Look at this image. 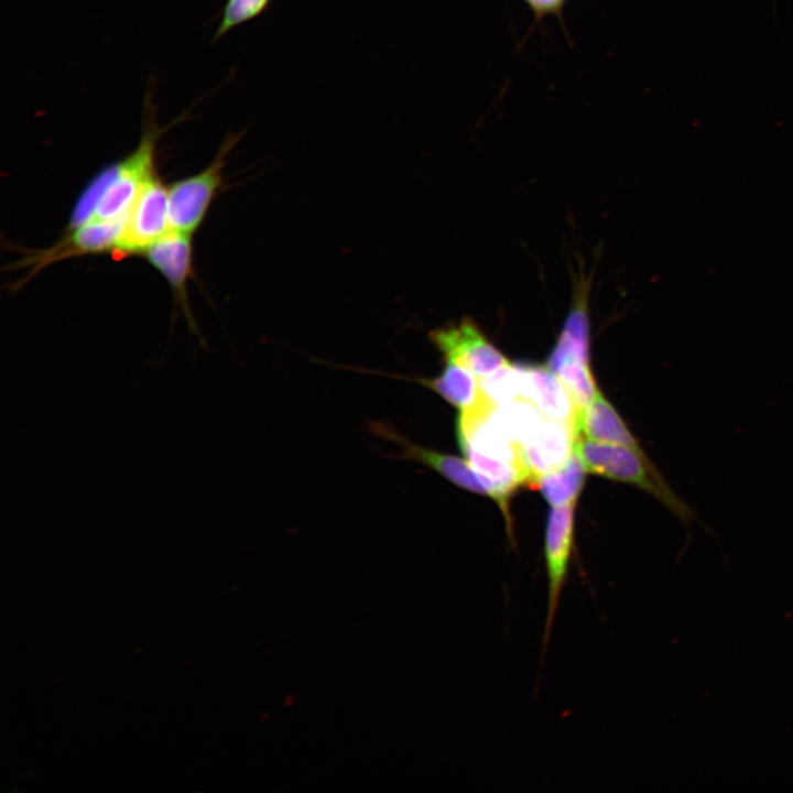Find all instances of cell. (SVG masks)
<instances>
[{
    "mask_svg": "<svg viewBox=\"0 0 793 793\" xmlns=\"http://www.w3.org/2000/svg\"><path fill=\"white\" fill-rule=\"evenodd\" d=\"M575 450L587 472L631 484L661 501L686 524L696 514L664 480L641 448L579 437Z\"/></svg>",
    "mask_w": 793,
    "mask_h": 793,
    "instance_id": "obj_1",
    "label": "cell"
},
{
    "mask_svg": "<svg viewBox=\"0 0 793 793\" xmlns=\"http://www.w3.org/2000/svg\"><path fill=\"white\" fill-rule=\"evenodd\" d=\"M240 138L241 134H228L205 170L167 187L170 230L192 235L199 227L222 184L225 159Z\"/></svg>",
    "mask_w": 793,
    "mask_h": 793,
    "instance_id": "obj_2",
    "label": "cell"
},
{
    "mask_svg": "<svg viewBox=\"0 0 793 793\" xmlns=\"http://www.w3.org/2000/svg\"><path fill=\"white\" fill-rule=\"evenodd\" d=\"M574 504L553 507L547 515L544 540L547 609L543 651L547 648L561 596L567 580L574 547Z\"/></svg>",
    "mask_w": 793,
    "mask_h": 793,
    "instance_id": "obj_3",
    "label": "cell"
},
{
    "mask_svg": "<svg viewBox=\"0 0 793 793\" xmlns=\"http://www.w3.org/2000/svg\"><path fill=\"white\" fill-rule=\"evenodd\" d=\"M430 338L445 361L467 368L478 379L510 365L469 318L436 328L430 333Z\"/></svg>",
    "mask_w": 793,
    "mask_h": 793,
    "instance_id": "obj_4",
    "label": "cell"
},
{
    "mask_svg": "<svg viewBox=\"0 0 793 793\" xmlns=\"http://www.w3.org/2000/svg\"><path fill=\"white\" fill-rule=\"evenodd\" d=\"M167 231V187L153 172L144 182L130 210L119 252L141 254Z\"/></svg>",
    "mask_w": 793,
    "mask_h": 793,
    "instance_id": "obj_5",
    "label": "cell"
},
{
    "mask_svg": "<svg viewBox=\"0 0 793 793\" xmlns=\"http://www.w3.org/2000/svg\"><path fill=\"white\" fill-rule=\"evenodd\" d=\"M128 217L109 220L91 219L70 228L68 235L54 247L36 257H31V261L26 262L33 268L31 273L52 262L74 256L119 252Z\"/></svg>",
    "mask_w": 793,
    "mask_h": 793,
    "instance_id": "obj_6",
    "label": "cell"
},
{
    "mask_svg": "<svg viewBox=\"0 0 793 793\" xmlns=\"http://www.w3.org/2000/svg\"><path fill=\"white\" fill-rule=\"evenodd\" d=\"M576 431L569 424L544 417L529 438L519 445L531 486L539 477L561 468L575 452Z\"/></svg>",
    "mask_w": 793,
    "mask_h": 793,
    "instance_id": "obj_7",
    "label": "cell"
},
{
    "mask_svg": "<svg viewBox=\"0 0 793 793\" xmlns=\"http://www.w3.org/2000/svg\"><path fill=\"white\" fill-rule=\"evenodd\" d=\"M141 254L166 279L177 302L188 311L186 285L193 275L192 235L170 230Z\"/></svg>",
    "mask_w": 793,
    "mask_h": 793,
    "instance_id": "obj_8",
    "label": "cell"
},
{
    "mask_svg": "<svg viewBox=\"0 0 793 793\" xmlns=\"http://www.w3.org/2000/svg\"><path fill=\"white\" fill-rule=\"evenodd\" d=\"M523 368L526 378L525 400L544 417L573 426L578 436L576 410L558 377L547 366L523 363Z\"/></svg>",
    "mask_w": 793,
    "mask_h": 793,
    "instance_id": "obj_9",
    "label": "cell"
},
{
    "mask_svg": "<svg viewBox=\"0 0 793 793\" xmlns=\"http://www.w3.org/2000/svg\"><path fill=\"white\" fill-rule=\"evenodd\" d=\"M577 432L579 437L590 441L640 448L631 431L599 389L580 413Z\"/></svg>",
    "mask_w": 793,
    "mask_h": 793,
    "instance_id": "obj_10",
    "label": "cell"
},
{
    "mask_svg": "<svg viewBox=\"0 0 793 793\" xmlns=\"http://www.w3.org/2000/svg\"><path fill=\"white\" fill-rule=\"evenodd\" d=\"M582 290L579 297L568 314L560 337L551 351L546 366L555 369L567 359L579 360L590 365L589 322L586 303V292Z\"/></svg>",
    "mask_w": 793,
    "mask_h": 793,
    "instance_id": "obj_11",
    "label": "cell"
},
{
    "mask_svg": "<svg viewBox=\"0 0 793 793\" xmlns=\"http://www.w3.org/2000/svg\"><path fill=\"white\" fill-rule=\"evenodd\" d=\"M400 443L403 445L406 457L430 466L458 487L491 498L489 486L471 467L468 460L453 455L433 452L403 439H400Z\"/></svg>",
    "mask_w": 793,
    "mask_h": 793,
    "instance_id": "obj_12",
    "label": "cell"
},
{
    "mask_svg": "<svg viewBox=\"0 0 793 793\" xmlns=\"http://www.w3.org/2000/svg\"><path fill=\"white\" fill-rule=\"evenodd\" d=\"M586 472L575 450L565 465L542 475L530 487L537 489L553 507L575 503L583 489Z\"/></svg>",
    "mask_w": 793,
    "mask_h": 793,
    "instance_id": "obj_13",
    "label": "cell"
},
{
    "mask_svg": "<svg viewBox=\"0 0 793 793\" xmlns=\"http://www.w3.org/2000/svg\"><path fill=\"white\" fill-rule=\"evenodd\" d=\"M476 378L467 368L446 361L441 374L433 379L422 380V383L463 412L475 406L481 398Z\"/></svg>",
    "mask_w": 793,
    "mask_h": 793,
    "instance_id": "obj_14",
    "label": "cell"
},
{
    "mask_svg": "<svg viewBox=\"0 0 793 793\" xmlns=\"http://www.w3.org/2000/svg\"><path fill=\"white\" fill-rule=\"evenodd\" d=\"M481 394L496 406L514 400H525L526 378L523 363H510L478 379Z\"/></svg>",
    "mask_w": 793,
    "mask_h": 793,
    "instance_id": "obj_15",
    "label": "cell"
},
{
    "mask_svg": "<svg viewBox=\"0 0 793 793\" xmlns=\"http://www.w3.org/2000/svg\"><path fill=\"white\" fill-rule=\"evenodd\" d=\"M551 371L558 377L568 392L578 420L580 413L594 400L598 390L590 365L575 359H567Z\"/></svg>",
    "mask_w": 793,
    "mask_h": 793,
    "instance_id": "obj_16",
    "label": "cell"
},
{
    "mask_svg": "<svg viewBox=\"0 0 793 793\" xmlns=\"http://www.w3.org/2000/svg\"><path fill=\"white\" fill-rule=\"evenodd\" d=\"M273 0H226L220 22L213 41L226 35L233 28L260 17Z\"/></svg>",
    "mask_w": 793,
    "mask_h": 793,
    "instance_id": "obj_17",
    "label": "cell"
},
{
    "mask_svg": "<svg viewBox=\"0 0 793 793\" xmlns=\"http://www.w3.org/2000/svg\"><path fill=\"white\" fill-rule=\"evenodd\" d=\"M532 11L535 19L547 15H561L567 0H522Z\"/></svg>",
    "mask_w": 793,
    "mask_h": 793,
    "instance_id": "obj_18",
    "label": "cell"
}]
</instances>
